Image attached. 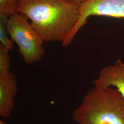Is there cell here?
<instances>
[{
  "label": "cell",
  "mask_w": 124,
  "mask_h": 124,
  "mask_svg": "<svg viewBox=\"0 0 124 124\" xmlns=\"http://www.w3.org/2000/svg\"><path fill=\"white\" fill-rule=\"evenodd\" d=\"M18 10L44 41L62 43L77 21L79 5L67 0H18Z\"/></svg>",
  "instance_id": "6da1fadb"
},
{
  "label": "cell",
  "mask_w": 124,
  "mask_h": 124,
  "mask_svg": "<svg viewBox=\"0 0 124 124\" xmlns=\"http://www.w3.org/2000/svg\"><path fill=\"white\" fill-rule=\"evenodd\" d=\"M78 124H124V98L114 87L94 86L73 111Z\"/></svg>",
  "instance_id": "7a4b0ae2"
},
{
  "label": "cell",
  "mask_w": 124,
  "mask_h": 124,
  "mask_svg": "<svg viewBox=\"0 0 124 124\" xmlns=\"http://www.w3.org/2000/svg\"><path fill=\"white\" fill-rule=\"evenodd\" d=\"M28 20L26 16L17 13L9 17L7 27L11 40L18 45L24 62L31 65L40 61L45 51L43 38Z\"/></svg>",
  "instance_id": "3957f363"
},
{
  "label": "cell",
  "mask_w": 124,
  "mask_h": 124,
  "mask_svg": "<svg viewBox=\"0 0 124 124\" xmlns=\"http://www.w3.org/2000/svg\"><path fill=\"white\" fill-rule=\"evenodd\" d=\"M91 16L124 18V0H84L79 5L77 21L62 43L64 47L70 44L82 27Z\"/></svg>",
  "instance_id": "277c9868"
},
{
  "label": "cell",
  "mask_w": 124,
  "mask_h": 124,
  "mask_svg": "<svg viewBox=\"0 0 124 124\" xmlns=\"http://www.w3.org/2000/svg\"><path fill=\"white\" fill-rule=\"evenodd\" d=\"M93 84L99 87H114L124 98V62L118 59L114 64L102 68Z\"/></svg>",
  "instance_id": "5b68a950"
},
{
  "label": "cell",
  "mask_w": 124,
  "mask_h": 124,
  "mask_svg": "<svg viewBox=\"0 0 124 124\" xmlns=\"http://www.w3.org/2000/svg\"><path fill=\"white\" fill-rule=\"evenodd\" d=\"M16 76L11 72L0 75V115L10 117L14 107L13 98L18 92Z\"/></svg>",
  "instance_id": "8992f818"
},
{
  "label": "cell",
  "mask_w": 124,
  "mask_h": 124,
  "mask_svg": "<svg viewBox=\"0 0 124 124\" xmlns=\"http://www.w3.org/2000/svg\"><path fill=\"white\" fill-rule=\"evenodd\" d=\"M9 17L0 16V41L8 51H10L13 48V41L9 39L7 35V22Z\"/></svg>",
  "instance_id": "52a82bcc"
},
{
  "label": "cell",
  "mask_w": 124,
  "mask_h": 124,
  "mask_svg": "<svg viewBox=\"0 0 124 124\" xmlns=\"http://www.w3.org/2000/svg\"><path fill=\"white\" fill-rule=\"evenodd\" d=\"M18 0H0V16L9 17L14 14L18 13Z\"/></svg>",
  "instance_id": "ba28073f"
},
{
  "label": "cell",
  "mask_w": 124,
  "mask_h": 124,
  "mask_svg": "<svg viewBox=\"0 0 124 124\" xmlns=\"http://www.w3.org/2000/svg\"><path fill=\"white\" fill-rule=\"evenodd\" d=\"M9 51L0 44V75L10 72L11 69Z\"/></svg>",
  "instance_id": "9c48e42d"
},
{
  "label": "cell",
  "mask_w": 124,
  "mask_h": 124,
  "mask_svg": "<svg viewBox=\"0 0 124 124\" xmlns=\"http://www.w3.org/2000/svg\"><path fill=\"white\" fill-rule=\"evenodd\" d=\"M69 1H70L72 3H75L76 4L79 5H80L81 3L84 0H67Z\"/></svg>",
  "instance_id": "30bf717a"
},
{
  "label": "cell",
  "mask_w": 124,
  "mask_h": 124,
  "mask_svg": "<svg viewBox=\"0 0 124 124\" xmlns=\"http://www.w3.org/2000/svg\"><path fill=\"white\" fill-rule=\"evenodd\" d=\"M0 124H8L7 123H6V122H3V121H2V120H0Z\"/></svg>",
  "instance_id": "8fae6325"
}]
</instances>
